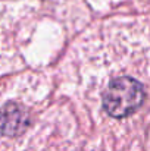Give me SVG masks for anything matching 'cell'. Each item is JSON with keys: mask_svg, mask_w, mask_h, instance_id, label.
<instances>
[{"mask_svg": "<svg viewBox=\"0 0 150 151\" xmlns=\"http://www.w3.org/2000/svg\"><path fill=\"white\" fill-rule=\"evenodd\" d=\"M144 100L143 85L133 78H118L107 87L103 106L112 117H125L136 111Z\"/></svg>", "mask_w": 150, "mask_h": 151, "instance_id": "6da1fadb", "label": "cell"}, {"mask_svg": "<svg viewBox=\"0 0 150 151\" xmlns=\"http://www.w3.org/2000/svg\"><path fill=\"white\" fill-rule=\"evenodd\" d=\"M28 126V113L16 103H7L0 110V134L6 137L21 135Z\"/></svg>", "mask_w": 150, "mask_h": 151, "instance_id": "7a4b0ae2", "label": "cell"}]
</instances>
